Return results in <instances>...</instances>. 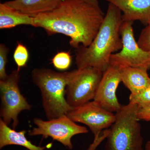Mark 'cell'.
Masks as SVG:
<instances>
[{"label": "cell", "mask_w": 150, "mask_h": 150, "mask_svg": "<svg viewBox=\"0 0 150 150\" xmlns=\"http://www.w3.org/2000/svg\"><path fill=\"white\" fill-rule=\"evenodd\" d=\"M100 7L82 0H64L57 7L34 16V27L48 35L62 34L70 38V46H88L96 36L104 18Z\"/></svg>", "instance_id": "6da1fadb"}, {"label": "cell", "mask_w": 150, "mask_h": 150, "mask_svg": "<svg viewBox=\"0 0 150 150\" xmlns=\"http://www.w3.org/2000/svg\"><path fill=\"white\" fill-rule=\"evenodd\" d=\"M123 19L121 10L109 3L99 30L90 45L76 49L75 63L77 69L90 67L104 73L110 66L112 54L123 46L120 28Z\"/></svg>", "instance_id": "7a4b0ae2"}, {"label": "cell", "mask_w": 150, "mask_h": 150, "mask_svg": "<svg viewBox=\"0 0 150 150\" xmlns=\"http://www.w3.org/2000/svg\"><path fill=\"white\" fill-rule=\"evenodd\" d=\"M31 75L33 82L40 89L42 106L48 120L67 115L72 110L66 98L67 72L35 68Z\"/></svg>", "instance_id": "3957f363"}, {"label": "cell", "mask_w": 150, "mask_h": 150, "mask_svg": "<svg viewBox=\"0 0 150 150\" xmlns=\"http://www.w3.org/2000/svg\"><path fill=\"white\" fill-rule=\"evenodd\" d=\"M138 109L137 104L129 102L115 113V122L106 139L105 150H144Z\"/></svg>", "instance_id": "277c9868"}, {"label": "cell", "mask_w": 150, "mask_h": 150, "mask_svg": "<svg viewBox=\"0 0 150 150\" xmlns=\"http://www.w3.org/2000/svg\"><path fill=\"white\" fill-rule=\"evenodd\" d=\"M103 74L90 67L67 72L66 98L68 104L74 108L93 100Z\"/></svg>", "instance_id": "5b68a950"}, {"label": "cell", "mask_w": 150, "mask_h": 150, "mask_svg": "<svg viewBox=\"0 0 150 150\" xmlns=\"http://www.w3.org/2000/svg\"><path fill=\"white\" fill-rule=\"evenodd\" d=\"M20 80L19 71L17 69L0 80L1 119L8 126L12 122L14 129L18 125L19 113L23 110H30L32 107L21 92Z\"/></svg>", "instance_id": "8992f818"}, {"label": "cell", "mask_w": 150, "mask_h": 150, "mask_svg": "<svg viewBox=\"0 0 150 150\" xmlns=\"http://www.w3.org/2000/svg\"><path fill=\"white\" fill-rule=\"evenodd\" d=\"M133 22L123 21L120 34L122 49L110 58V66L121 69L125 67H139L150 69V53L139 46L134 38Z\"/></svg>", "instance_id": "52a82bcc"}, {"label": "cell", "mask_w": 150, "mask_h": 150, "mask_svg": "<svg viewBox=\"0 0 150 150\" xmlns=\"http://www.w3.org/2000/svg\"><path fill=\"white\" fill-rule=\"evenodd\" d=\"M33 121L36 127L29 131V136L50 137L70 150L73 149V137L88 133L87 128L76 124L67 115L48 121L35 118Z\"/></svg>", "instance_id": "ba28073f"}, {"label": "cell", "mask_w": 150, "mask_h": 150, "mask_svg": "<svg viewBox=\"0 0 150 150\" xmlns=\"http://www.w3.org/2000/svg\"><path fill=\"white\" fill-rule=\"evenodd\" d=\"M67 115L76 123L87 126L94 136L110 128L115 120V114L94 100L74 108Z\"/></svg>", "instance_id": "9c48e42d"}, {"label": "cell", "mask_w": 150, "mask_h": 150, "mask_svg": "<svg viewBox=\"0 0 150 150\" xmlns=\"http://www.w3.org/2000/svg\"><path fill=\"white\" fill-rule=\"evenodd\" d=\"M121 82L119 69L110 66L103 73L93 100L110 112H118L122 106L116 96L117 89Z\"/></svg>", "instance_id": "30bf717a"}, {"label": "cell", "mask_w": 150, "mask_h": 150, "mask_svg": "<svg viewBox=\"0 0 150 150\" xmlns=\"http://www.w3.org/2000/svg\"><path fill=\"white\" fill-rule=\"evenodd\" d=\"M121 10L123 21H141L147 25L150 19V0H105Z\"/></svg>", "instance_id": "8fae6325"}, {"label": "cell", "mask_w": 150, "mask_h": 150, "mask_svg": "<svg viewBox=\"0 0 150 150\" xmlns=\"http://www.w3.org/2000/svg\"><path fill=\"white\" fill-rule=\"evenodd\" d=\"M121 82L131 92V94L139 93L150 82L147 69L139 67H125L119 69Z\"/></svg>", "instance_id": "7c38bea8"}, {"label": "cell", "mask_w": 150, "mask_h": 150, "mask_svg": "<svg viewBox=\"0 0 150 150\" xmlns=\"http://www.w3.org/2000/svg\"><path fill=\"white\" fill-rule=\"evenodd\" d=\"M64 0H11L6 4L17 10L34 17L53 11Z\"/></svg>", "instance_id": "4fadbf2b"}, {"label": "cell", "mask_w": 150, "mask_h": 150, "mask_svg": "<svg viewBox=\"0 0 150 150\" xmlns=\"http://www.w3.org/2000/svg\"><path fill=\"white\" fill-rule=\"evenodd\" d=\"M26 131H16L11 129L8 125L0 119V149L9 145H16L26 148L28 150H44L46 147L33 144L25 135Z\"/></svg>", "instance_id": "5bb4252c"}, {"label": "cell", "mask_w": 150, "mask_h": 150, "mask_svg": "<svg viewBox=\"0 0 150 150\" xmlns=\"http://www.w3.org/2000/svg\"><path fill=\"white\" fill-rule=\"evenodd\" d=\"M25 25L34 27V17L23 13L7 5L0 4V29H9Z\"/></svg>", "instance_id": "9a60e30c"}, {"label": "cell", "mask_w": 150, "mask_h": 150, "mask_svg": "<svg viewBox=\"0 0 150 150\" xmlns=\"http://www.w3.org/2000/svg\"><path fill=\"white\" fill-rule=\"evenodd\" d=\"M29 57V52L26 46L18 42L13 55L14 60L17 66V69L20 71L21 68L26 66Z\"/></svg>", "instance_id": "2e32d148"}, {"label": "cell", "mask_w": 150, "mask_h": 150, "mask_svg": "<svg viewBox=\"0 0 150 150\" xmlns=\"http://www.w3.org/2000/svg\"><path fill=\"white\" fill-rule=\"evenodd\" d=\"M71 56L69 52H58L51 59V63L57 70L65 71L70 68L71 64Z\"/></svg>", "instance_id": "e0dca14e"}, {"label": "cell", "mask_w": 150, "mask_h": 150, "mask_svg": "<svg viewBox=\"0 0 150 150\" xmlns=\"http://www.w3.org/2000/svg\"><path fill=\"white\" fill-rule=\"evenodd\" d=\"M129 102L136 103L139 107H144L150 105V82L147 86L139 93L130 94Z\"/></svg>", "instance_id": "ac0fdd59"}, {"label": "cell", "mask_w": 150, "mask_h": 150, "mask_svg": "<svg viewBox=\"0 0 150 150\" xmlns=\"http://www.w3.org/2000/svg\"><path fill=\"white\" fill-rule=\"evenodd\" d=\"M8 47L4 43L0 44V80L4 79L7 77L6 67L8 62Z\"/></svg>", "instance_id": "d6986e66"}, {"label": "cell", "mask_w": 150, "mask_h": 150, "mask_svg": "<svg viewBox=\"0 0 150 150\" xmlns=\"http://www.w3.org/2000/svg\"><path fill=\"white\" fill-rule=\"evenodd\" d=\"M137 43L143 50L150 53V24L142 30Z\"/></svg>", "instance_id": "ffe728a7"}, {"label": "cell", "mask_w": 150, "mask_h": 150, "mask_svg": "<svg viewBox=\"0 0 150 150\" xmlns=\"http://www.w3.org/2000/svg\"><path fill=\"white\" fill-rule=\"evenodd\" d=\"M109 132L110 129H105L101 131L99 134L94 136L93 142L90 145L87 150H96L101 143L105 140L106 139Z\"/></svg>", "instance_id": "44dd1931"}, {"label": "cell", "mask_w": 150, "mask_h": 150, "mask_svg": "<svg viewBox=\"0 0 150 150\" xmlns=\"http://www.w3.org/2000/svg\"><path fill=\"white\" fill-rule=\"evenodd\" d=\"M137 118L139 120L150 121V105L144 107H139Z\"/></svg>", "instance_id": "7402d4cb"}, {"label": "cell", "mask_w": 150, "mask_h": 150, "mask_svg": "<svg viewBox=\"0 0 150 150\" xmlns=\"http://www.w3.org/2000/svg\"><path fill=\"white\" fill-rule=\"evenodd\" d=\"M82 1L88 3L89 4H91L94 5H99L98 0H82Z\"/></svg>", "instance_id": "603a6c76"}, {"label": "cell", "mask_w": 150, "mask_h": 150, "mask_svg": "<svg viewBox=\"0 0 150 150\" xmlns=\"http://www.w3.org/2000/svg\"><path fill=\"white\" fill-rule=\"evenodd\" d=\"M144 150H150V140L148 141L145 145Z\"/></svg>", "instance_id": "cb8c5ba5"}, {"label": "cell", "mask_w": 150, "mask_h": 150, "mask_svg": "<svg viewBox=\"0 0 150 150\" xmlns=\"http://www.w3.org/2000/svg\"><path fill=\"white\" fill-rule=\"evenodd\" d=\"M149 24H150V19L149 21V23H148V25H149Z\"/></svg>", "instance_id": "d4e9b609"}]
</instances>
